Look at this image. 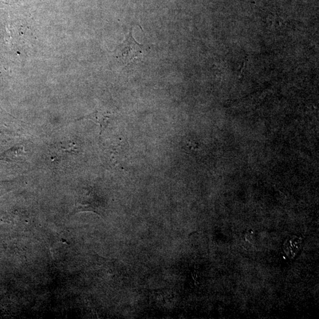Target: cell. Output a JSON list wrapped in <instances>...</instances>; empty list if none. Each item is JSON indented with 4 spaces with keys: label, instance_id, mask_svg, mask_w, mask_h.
<instances>
[{
    "label": "cell",
    "instance_id": "obj_2",
    "mask_svg": "<svg viewBox=\"0 0 319 319\" xmlns=\"http://www.w3.org/2000/svg\"><path fill=\"white\" fill-rule=\"evenodd\" d=\"M111 116L112 114L108 111H105L103 109H98L97 111L78 120L86 119L92 121L93 123L100 126L101 135L104 130L107 128Z\"/></svg>",
    "mask_w": 319,
    "mask_h": 319
},
{
    "label": "cell",
    "instance_id": "obj_1",
    "mask_svg": "<svg viewBox=\"0 0 319 319\" xmlns=\"http://www.w3.org/2000/svg\"><path fill=\"white\" fill-rule=\"evenodd\" d=\"M116 55L118 60L125 65L131 64L134 59L143 58V46L133 38L132 28L124 42L117 47Z\"/></svg>",
    "mask_w": 319,
    "mask_h": 319
}]
</instances>
